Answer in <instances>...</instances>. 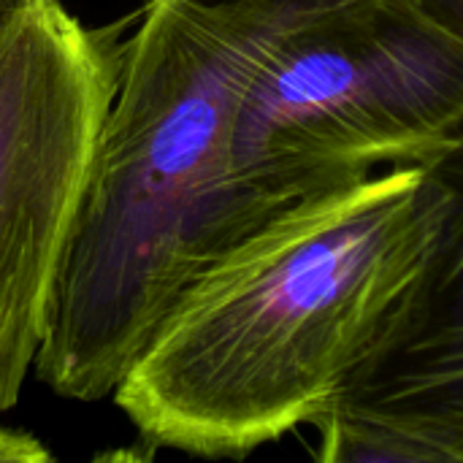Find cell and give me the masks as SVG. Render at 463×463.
Segmentation results:
<instances>
[{
  "mask_svg": "<svg viewBox=\"0 0 463 463\" xmlns=\"http://www.w3.org/2000/svg\"><path fill=\"white\" fill-rule=\"evenodd\" d=\"M315 458L326 463H463V402H361L326 412Z\"/></svg>",
  "mask_w": 463,
  "mask_h": 463,
  "instance_id": "obj_6",
  "label": "cell"
},
{
  "mask_svg": "<svg viewBox=\"0 0 463 463\" xmlns=\"http://www.w3.org/2000/svg\"><path fill=\"white\" fill-rule=\"evenodd\" d=\"M136 16L92 27L60 0H27L0 30V415L49 336Z\"/></svg>",
  "mask_w": 463,
  "mask_h": 463,
  "instance_id": "obj_4",
  "label": "cell"
},
{
  "mask_svg": "<svg viewBox=\"0 0 463 463\" xmlns=\"http://www.w3.org/2000/svg\"><path fill=\"white\" fill-rule=\"evenodd\" d=\"M442 171L456 198L431 277L399 342L350 399L463 402V152Z\"/></svg>",
  "mask_w": 463,
  "mask_h": 463,
  "instance_id": "obj_5",
  "label": "cell"
},
{
  "mask_svg": "<svg viewBox=\"0 0 463 463\" xmlns=\"http://www.w3.org/2000/svg\"><path fill=\"white\" fill-rule=\"evenodd\" d=\"M429 22L463 41V0H407Z\"/></svg>",
  "mask_w": 463,
  "mask_h": 463,
  "instance_id": "obj_8",
  "label": "cell"
},
{
  "mask_svg": "<svg viewBox=\"0 0 463 463\" xmlns=\"http://www.w3.org/2000/svg\"><path fill=\"white\" fill-rule=\"evenodd\" d=\"M52 461L43 442L27 431L8 429L0 423V463H41Z\"/></svg>",
  "mask_w": 463,
  "mask_h": 463,
  "instance_id": "obj_7",
  "label": "cell"
},
{
  "mask_svg": "<svg viewBox=\"0 0 463 463\" xmlns=\"http://www.w3.org/2000/svg\"><path fill=\"white\" fill-rule=\"evenodd\" d=\"M463 152V41L407 0H336L247 87L233 179L252 220L393 165Z\"/></svg>",
  "mask_w": 463,
  "mask_h": 463,
  "instance_id": "obj_3",
  "label": "cell"
},
{
  "mask_svg": "<svg viewBox=\"0 0 463 463\" xmlns=\"http://www.w3.org/2000/svg\"><path fill=\"white\" fill-rule=\"evenodd\" d=\"M336 0H149L81 195L35 374L114 396L179 296L258 228L233 179L241 103L271 49Z\"/></svg>",
  "mask_w": 463,
  "mask_h": 463,
  "instance_id": "obj_2",
  "label": "cell"
},
{
  "mask_svg": "<svg viewBox=\"0 0 463 463\" xmlns=\"http://www.w3.org/2000/svg\"><path fill=\"white\" fill-rule=\"evenodd\" d=\"M27 0H0V30L19 14V8L24 5Z\"/></svg>",
  "mask_w": 463,
  "mask_h": 463,
  "instance_id": "obj_9",
  "label": "cell"
},
{
  "mask_svg": "<svg viewBox=\"0 0 463 463\" xmlns=\"http://www.w3.org/2000/svg\"><path fill=\"white\" fill-rule=\"evenodd\" d=\"M393 165L250 231L174 304L114 404L149 450L247 458L347 402L407 328L453 209Z\"/></svg>",
  "mask_w": 463,
  "mask_h": 463,
  "instance_id": "obj_1",
  "label": "cell"
}]
</instances>
